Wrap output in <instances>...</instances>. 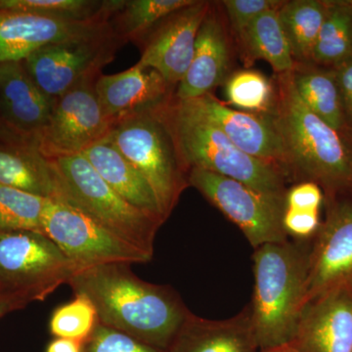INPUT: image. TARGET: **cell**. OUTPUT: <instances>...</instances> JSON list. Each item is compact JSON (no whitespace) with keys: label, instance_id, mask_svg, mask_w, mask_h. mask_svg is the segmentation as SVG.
<instances>
[{"label":"cell","instance_id":"cell-1","mask_svg":"<svg viewBox=\"0 0 352 352\" xmlns=\"http://www.w3.org/2000/svg\"><path fill=\"white\" fill-rule=\"evenodd\" d=\"M68 285L91 300L102 325L164 351L190 314L175 289L143 281L129 264L85 268Z\"/></svg>","mask_w":352,"mask_h":352},{"label":"cell","instance_id":"cell-2","mask_svg":"<svg viewBox=\"0 0 352 352\" xmlns=\"http://www.w3.org/2000/svg\"><path fill=\"white\" fill-rule=\"evenodd\" d=\"M292 73L276 76V108L270 116L286 151L289 182L315 183L325 201L351 198L352 150L303 103Z\"/></svg>","mask_w":352,"mask_h":352},{"label":"cell","instance_id":"cell-3","mask_svg":"<svg viewBox=\"0 0 352 352\" xmlns=\"http://www.w3.org/2000/svg\"><path fill=\"white\" fill-rule=\"evenodd\" d=\"M311 241H285L254 249L252 327L261 351L289 344L305 308Z\"/></svg>","mask_w":352,"mask_h":352},{"label":"cell","instance_id":"cell-4","mask_svg":"<svg viewBox=\"0 0 352 352\" xmlns=\"http://www.w3.org/2000/svg\"><path fill=\"white\" fill-rule=\"evenodd\" d=\"M180 160L187 171H210L252 188L286 197L289 180L273 164L245 154L219 127L175 96L161 107Z\"/></svg>","mask_w":352,"mask_h":352},{"label":"cell","instance_id":"cell-5","mask_svg":"<svg viewBox=\"0 0 352 352\" xmlns=\"http://www.w3.org/2000/svg\"><path fill=\"white\" fill-rule=\"evenodd\" d=\"M56 200L78 208L111 232L153 256L160 221L127 203L82 154L48 160Z\"/></svg>","mask_w":352,"mask_h":352},{"label":"cell","instance_id":"cell-6","mask_svg":"<svg viewBox=\"0 0 352 352\" xmlns=\"http://www.w3.org/2000/svg\"><path fill=\"white\" fill-rule=\"evenodd\" d=\"M162 106L118 120L108 138L149 183L166 220L189 186V173L176 150Z\"/></svg>","mask_w":352,"mask_h":352},{"label":"cell","instance_id":"cell-7","mask_svg":"<svg viewBox=\"0 0 352 352\" xmlns=\"http://www.w3.org/2000/svg\"><path fill=\"white\" fill-rule=\"evenodd\" d=\"M80 268L48 236L30 230L0 232V296L19 303L43 302Z\"/></svg>","mask_w":352,"mask_h":352},{"label":"cell","instance_id":"cell-8","mask_svg":"<svg viewBox=\"0 0 352 352\" xmlns=\"http://www.w3.org/2000/svg\"><path fill=\"white\" fill-rule=\"evenodd\" d=\"M188 183L239 227L254 249L289 239L283 226L286 197L264 193L198 168L189 171Z\"/></svg>","mask_w":352,"mask_h":352},{"label":"cell","instance_id":"cell-9","mask_svg":"<svg viewBox=\"0 0 352 352\" xmlns=\"http://www.w3.org/2000/svg\"><path fill=\"white\" fill-rule=\"evenodd\" d=\"M124 44L111 24L96 34L43 46L22 62L39 89L55 99L83 80L101 76Z\"/></svg>","mask_w":352,"mask_h":352},{"label":"cell","instance_id":"cell-10","mask_svg":"<svg viewBox=\"0 0 352 352\" xmlns=\"http://www.w3.org/2000/svg\"><path fill=\"white\" fill-rule=\"evenodd\" d=\"M43 229L80 270L102 264L148 263L153 258L78 208L56 199H48Z\"/></svg>","mask_w":352,"mask_h":352},{"label":"cell","instance_id":"cell-11","mask_svg":"<svg viewBox=\"0 0 352 352\" xmlns=\"http://www.w3.org/2000/svg\"><path fill=\"white\" fill-rule=\"evenodd\" d=\"M99 76L83 80L55 98L50 120L36 142L45 159L82 154L110 133L113 122L104 112L95 89Z\"/></svg>","mask_w":352,"mask_h":352},{"label":"cell","instance_id":"cell-12","mask_svg":"<svg viewBox=\"0 0 352 352\" xmlns=\"http://www.w3.org/2000/svg\"><path fill=\"white\" fill-rule=\"evenodd\" d=\"M326 203L327 214L311 241L305 305L352 287V198Z\"/></svg>","mask_w":352,"mask_h":352},{"label":"cell","instance_id":"cell-13","mask_svg":"<svg viewBox=\"0 0 352 352\" xmlns=\"http://www.w3.org/2000/svg\"><path fill=\"white\" fill-rule=\"evenodd\" d=\"M212 2L195 0L159 23L139 46L138 66L155 69L177 87L193 59L197 34Z\"/></svg>","mask_w":352,"mask_h":352},{"label":"cell","instance_id":"cell-14","mask_svg":"<svg viewBox=\"0 0 352 352\" xmlns=\"http://www.w3.org/2000/svg\"><path fill=\"white\" fill-rule=\"evenodd\" d=\"M23 62L0 64V142L36 147L54 106Z\"/></svg>","mask_w":352,"mask_h":352},{"label":"cell","instance_id":"cell-15","mask_svg":"<svg viewBox=\"0 0 352 352\" xmlns=\"http://www.w3.org/2000/svg\"><path fill=\"white\" fill-rule=\"evenodd\" d=\"M182 101L219 127L245 154L277 166L289 182L286 151L270 116L236 110L220 101L214 94Z\"/></svg>","mask_w":352,"mask_h":352},{"label":"cell","instance_id":"cell-16","mask_svg":"<svg viewBox=\"0 0 352 352\" xmlns=\"http://www.w3.org/2000/svg\"><path fill=\"white\" fill-rule=\"evenodd\" d=\"M112 17L69 21L0 9V64L22 62L43 46L104 31Z\"/></svg>","mask_w":352,"mask_h":352},{"label":"cell","instance_id":"cell-17","mask_svg":"<svg viewBox=\"0 0 352 352\" xmlns=\"http://www.w3.org/2000/svg\"><path fill=\"white\" fill-rule=\"evenodd\" d=\"M289 344L298 352H352V287L308 302Z\"/></svg>","mask_w":352,"mask_h":352},{"label":"cell","instance_id":"cell-18","mask_svg":"<svg viewBox=\"0 0 352 352\" xmlns=\"http://www.w3.org/2000/svg\"><path fill=\"white\" fill-rule=\"evenodd\" d=\"M104 112L113 120L154 110L175 96L171 87L157 71L138 64L113 75H101L95 83Z\"/></svg>","mask_w":352,"mask_h":352},{"label":"cell","instance_id":"cell-19","mask_svg":"<svg viewBox=\"0 0 352 352\" xmlns=\"http://www.w3.org/2000/svg\"><path fill=\"white\" fill-rule=\"evenodd\" d=\"M230 63V43L212 2L197 34L188 71L176 87L175 98L189 100L212 94L228 78Z\"/></svg>","mask_w":352,"mask_h":352},{"label":"cell","instance_id":"cell-20","mask_svg":"<svg viewBox=\"0 0 352 352\" xmlns=\"http://www.w3.org/2000/svg\"><path fill=\"white\" fill-rule=\"evenodd\" d=\"M164 352H261L249 305L224 320L190 314Z\"/></svg>","mask_w":352,"mask_h":352},{"label":"cell","instance_id":"cell-21","mask_svg":"<svg viewBox=\"0 0 352 352\" xmlns=\"http://www.w3.org/2000/svg\"><path fill=\"white\" fill-rule=\"evenodd\" d=\"M82 155L109 186L127 203L163 223L166 222L149 183L122 156L108 136L88 148Z\"/></svg>","mask_w":352,"mask_h":352},{"label":"cell","instance_id":"cell-22","mask_svg":"<svg viewBox=\"0 0 352 352\" xmlns=\"http://www.w3.org/2000/svg\"><path fill=\"white\" fill-rule=\"evenodd\" d=\"M0 183L32 195L54 198L50 161L34 146L0 142Z\"/></svg>","mask_w":352,"mask_h":352},{"label":"cell","instance_id":"cell-23","mask_svg":"<svg viewBox=\"0 0 352 352\" xmlns=\"http://www.w3.org/2000/svg\"><path fill=\"white\" fill-rule=\"evenodd\" d=\"M280 7L258 16L237 39L245 63L250 65L256 60H263L276 75L292 73L296 65L280 22Z\"/></svg>","mask_w":352,"mask_h":352},{"label":"cell","instance_id":"cell-24","mask_svg":"<svg viewBox=\"0 0 352 352\" xmlns=\"http://www.w3.org/2000/svg\"><path fill=\"white\" fill-rule=\"evenodd\" d=\"M292 75L303 103L329 126L342 131L346 117L335 71L315 69L314 64L296 65Z\"/></svg>","mask_w":352,"mask_h":352},{"label":"cell","instance_id":"cell-25","mask_svg":"<svg viewBox=\"0 0 352 352\" xmlns=\"http://www.w3.org/2000/svg\"><path fill=\"white\" fill-rule=\"evenodd\" d=\"M328 2L291 0L280 7V22L296 65L312 64L315 43L327 13Z\"/></svg>","mask_w":352,"mask_h":352},{"label":"cell","instance_id":"cell-26","mask_svg":"<svg viewBox=\"0 0 352 352\" xmlns=\"http://www.w3.org/2000/svg\"><path fill=\"white\" fill-rule=\"evenodd\" d=\"M195 0H126L111 19L115 34L124 43L140 44L149 32L170 14Z\"/></svg>","mask_w":352,"mask_h":352},{"label":"cell","instance_id":"cell-27","mask_svg":"<svg viewBox=\"0 0 352 352\" xmlns=\"http://www.w3.org/2000/svg\"><path fill=\"white\" fill-rule=\"evenodd\" d=\"M352 58V9L349 2H328L315 43L312 64L340 66Z\"/></svg>","mask_w":352,"mask_h":352},{"label":"cell","instance_id":"cell-28","mask_svg":"<svg viewBox=\"0 0 352 352\" xmlns=\"http://www.w3.org/2000/svg\"><path fill=\"white\" fill-rule=\"evenodd\" d=\"M126 0H0V9L69 21L113 16Z\"/></svg>","mask_w":352,"mask_h":352},{"label":"cell","instance_id":"cell-29","mask_svg":"<svg viewBox=\"0 0 352 352\" xmlns=\"http://www.w3.org/2000/svg\"><path fill=\"white\" fill-rule=\"evenodd\" d=\"M224 95L231 108L259 116H272L276 108L275 82L254 69H241L224 82Z\"/></svg>","mask_w":352,"mask_h":352},{"label":"cell","instance_id":"cell-30","mask_svg":"<svg viewBox=\"0 0 352 352\" xmlns=\"http://www.w3.org/2000/svg\"><path fill=\"white\" fill-rule=\"evenodd\" d=\"M48 198L25 193L0 183V232L30 230L43 233Z\"/></svg>","mask_w":352,"mask_h":352},{"label":"cell","instance_id":"cell-31","mask_svg":"<svg viewBox=\"0 0 352 352\" xmlns=\"http://www.w3.org/2000/svg\"><path fill=\"white\" fill-rule=\"evenodd\" d=\"M94 303L82 294L54 310L50 321L51 335L60 339L85 342L98 324Z\"/></svg>","mask_w":352,"mask_h":352},{"label":"cell","instance_id":"cell-32","mask_svg":"<svg viewBox=\"0 0 352 352\" xmlns=\"http://www.w3.org/2000/svg\"><path fill=\"white\" fill-rule=\"evenodd\" d=\"M82 352H164L134 339L126 333L97 324L83 342Z\"/></svg>","mask_w":352,"mask_h":352},{"label":"cell","instance_id":"cell-33","mask_svg":"<svg viewBox=\"0 0 352 352\" xmlns=\"http://www.w3.org/2000/svg\"><path fill=\"white\" fill-rule=\"evenodd\" d=\"M283 2L280 0H224L220 3L228 17L231 31L238 39L258 16L278 8Z\"/></svg>","mask_w":352,"mask_h":352},{"label":"cell","instance_id":"cell-34","mask_svg":"<svg viewBox=\"0 0 352 352\" xmlns=\"http://www.w3.org/2000/svg\"><path fill=\"white\" fill-rule=\"evenodd\" d=\"M321 222L319 210H296L291 208L285 210L283 226L289 239H314L318 232Z\"/></svg>","mask_w":352,"mask_h":352},{"label":"cell","instance_id":"cell-35","mask_svg":"<svg viewBox=\"0 0 352 352\" xmlns=\"http://www.w3.org/2000/svg\"><path fill=\"white\" fill-rule=\"evenodd\" d=\"M325 201V196L318 185L314 182L295 183L286 194V208L296 210H319Z\"/></svg>","mask_w":352,"mask_h":352},{"label":"cell","instance_id":"cell-36","mask_svg":"<svg viewBox=\"0 0 352 352\" xmlns=\"http://www.w3.org/2000/svg\"><path fill=\"white\" fill-rule=\"evenodd\" d=\"M335 73L344 117L352 120V58L338 66Z\"/></svg>","mask_w":352,"mask_h":352},{"label":"cell","instance_id":"cell-37","mask_svg":"<svg viewBox=\"0 0 352 352\" xmlns=\"http://www.w3.org/2000/svg\"><path fill=\"white\" fill-rule=\"evenodd\" d=\"M83 342L56 338L50 342L45 352H82Z\"/></svg>","mask_w":352,"mask_h":352},{"label":"cell","instance_id":"cell-38","mask_svg":"<svg viewBox=\"0 0 352 352\" xmlns=\"http://www.w3.org/2000/svg\"><path fill=\"white\" fill-rule=\"evenodd\" d=\"M23 309L19 303L9 300V298L0 296V319L6 316L10 312L16 311V310Z\"/></svg>","mask_w":352,"mask_h":352},{"label":"cell","instance_id":"cell-39","mask_svg":"<svg viewBox=\"0 0 352 352\" xmlns=\"http://www.w3.org/2000/svg\"><path fill=\"white\" fill-rule=\"evenodd\" d=\"M261 352H298L296 351L295 347L292 346L291 344H284V346H280L276 347H272V349H265Z\"/></svg>","mask_w":352,"mask_h":352},{"label":"cell","instance_id":"cell-40","mask_svg":"<svg viewBox=\"0 0 352 352\" xmlns=\"http://www.w3.org/2000/svg\"><path fill=\"white\" fill-rule=\"evenodd\" d=\"M349 3H351V9H352V1L349 2Z\"/></svg>","mask_w":352,"mask_h":352},{"label":"cell","instance_id":"cell-41","mask_svg":"<svg viewBox=\"0 0 352 352\" xmlns=\"http://www.w3.org/2000/svg\"></svg>","mask_w":352,"mask_h":352}]
</instances>
